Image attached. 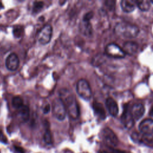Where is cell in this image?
<instances>
[{
  "label": "cell",
  "mask_w": 153,
  "mask_h": 153,
  "mask_svg": "<svg viewBox=\"0 0 153 153\" xmlns=\"http://www.w3.org/2000/svg\"><path fill=\"white\" fill-rule=\"evenodd\" d=\"M59 93L69 117L73 120L77 119L79 115V109L75 95L66 88L60 89Z\"/></svg>",
  "instance_id": "obj_1"
},
{
  "label": "cell",
  "mask_w": 153,
  "mask_h": 153,
  "mask_svg": "<svg viewBox=\"0 0 153 153\" xmlns=\"http://www.w3.org/2000/svg\"><path fill=\"white\" fill-rule=\"evenodd\" d=\"M114 32L118 36L125 38H133L138 35L139 29L136 25L127 22H120L115 26Z\"/></svg>",
  "instance_id": "obj_2"
},
{
  "label": "cell",
  "mask_w": 153,
  "mask_h": 153,
  "mask_svg": "<svg viewBox=\"0 0 153 153\" xmlns=\"http://www.w3.org/2000/svg\"><path fill=\"white\" fill-rule=\"evenodd\" d=\"M76 90L78 94L84 100H89L92 95L91 90L88 82L84 79L78 81L76 85Z\"/></svg>",
  "instance_id": "obj_3"
},
{
  "label": "cell",
  "mask_w": 153,
  "mask_h": 153,
  "mask_svg": "<svg viewBox=\"0 0 153 153\" xmlns=\"http://www.w3.org/2000/svg\"><path fill=\"white\" fill-rule=\"evenodd\" d=\"M51 110L53 115L60 121H63L66 117V109L60 98H56L52 102Z\"/></svg>",
  "instance_id": "obj_4"
},
{
  "label": "cell",
  "mask_w": 153,
  "mask_h": 153,
  "mask_svg": "<svg viewBox=\"0 0 153 153\" xmlns=\"http://www.w3.org/2000/svg\"><path fill=\"white\" fill-rule=\"evenodd\" d=\"M105 54L108 56L113 58H123L126 54L123 48L115 43H110L108 44L105 47Z\"/></svg>",
  "instance_id": "obj_5"
},
{
  "label": "cell",
  "mask_w": 153,
  "mask_h": 153,
  "mask_svg": "<svg viewBox=\"0 0 153 153\" xmlns=\"http://www.w3.org/2000/svg\"><path fill=\"white\" fill-rule=\"evenodd\" d=\"M102 136L104 142L109 146L114 147L118 143L117 136L114 131L108 127L103 128L102 132Z\"/></svg>",
  "instance_id": "obj_6"
},
{
  "label": "cell",
  "mask_w": 153,
  "mask_h": 153,
  "mask_svg": "<svg viewBox=\"0 0 153 153\" xmlns=\"http://www.w3.org/2000/svg\"><path fill=\"white\" fill-rule=\"evenodd\" d=\"M53 33V28L50 25H45L39 31L38 35V41L42 45H45L50 42Z\"/></svg>",
  "instance_id": "obj_7"
},
{
  "label": "cell",
  "mask_w": 153,
  "mask_h": 153,
  "mask_svg": "<svg viewBox=\"0 0 153 153\" xmlns=\"http://www.w3.org/2000/svg\"><path fill=\"white\" fill-rule=\"evenodd\" d=\"M121 120L123 126L127 129H130L134 126V120L131 114L130 109L127 106H126L123 110Z\"/></svg>",
  "instance_id": "obj_8"
},
{
  "label": "cell",
  "mask_w": 153,
  "mask_h": 153,
  "mask_svg": "<svg viewBox=\"0 0 153 153\" xmlns=\"http://www.w3.org/2000/svg\"><path fill=\"white\" fill-rule=\"evenodd\" d=\"M6 68L10 71H16L19 66V59L15 53L10 54L5 60Z\"/></svg>",
  "instance_id": "obj_9"
},
{
  "label": "cell",
  "mask_w": 153,
  "mask_h": 153,
  "mask_svg": "<svg viewBox=\"0 0 153 153\" xmlns=\"http://www.w3.org/2000/svg\"><path fill=\"white\" fill-rule=\"evenodd\" d=\"M140 131L146 135L153 134V120L152 119H145L140 122L139 126Z\"/></svg>",
  "instance_id": "obj_10"
},
{
  "label": "cell",
  "mask_w": 153,
  "mask_h": 153,
  "mask_svg": "<svg viewBox=\"0 0 153 153\" xmlns=\"http://www.w3.org/2000/svg\"><path fill=\"white\" fill-rule=\"evenodd\" d=\"M131 114L134 120H138L142 117L145 113V107L140 103L134 104L130 109Z\"/></svg>",
  "instance_id": "obj_11"
},
{
  "label": "cell",
  "mask_w": 153,
  "mask_h": 153,
  "mask_svg": "<svg viewBox=\"0 0 153 153\" xmlns=\"http://www.w3.org/2000/svg\"><path fill=\"white\" fill-rule=\"evenodd\" d=\"M106 107L112 117H116L118 114V106L117 102L112 97H108L105 101Z\"/></svg>",
  "instance_id": "obj_12"
},
{
  "label": "cell",
  "mask_w": 153,
  "mask_h": 153,
  "mask_svg": "<svg viewBox=\"0 0 153 153\" xmlns=\"http://www.w3.org/2000/svg\"><path fill=\"white\" fill-rule=\"evenodd\" d=\"M123 50L126 54L132 55L137 52L138 50V45L134 42L127 41L123 44Z\"/></svg>",
  "instance_id": "obj_13"
},
{
  "label": "cell",
  "mask_w": 153,
  "mask_h": 153,
  "mask_svg": "<svg viewBox=\"0 0 153 153\" xmlns=\"http://www.w3.org/2000/svg\"><path fill=\"white\" fill-rule=\"evenodd\" d=\"M80 32L86 36H91L93 33V29L90 22H85L82 20L79 26Z\"/></svg>",
  "instance_id": "obj_14"
},
{
  "label": "cell",
  "mask_w": 153,
  "mask_h": 153,
  "mask_svg": "<svg viewBox=\"0 0 153 153\" xmlns=\"http://www.w3.org/2000/svg\"><path fill=\"white\" fill-rule=\"evenodd\" d=\"M93 108L95 114L99 118L104 120L106 118V112L102 103L97 102H94L93 103Z\"/></svg>",
  "instance_id": "obj_15"
},
{
  "label": "cell",
  "mask_w": 153,
  "mask_h": 153,
  "mask_svg": "<svg viewBox=\"0 0 153 153\" xmlns=\"http://www.w3.org/2000/svg\"><path fill=\"white\" fill-rule=\"evenodd\" d=\"M136 1L132 0H123L121 1V7L125 13H131L135 9Z\"/></svg>",
  "instance_id": "obj_16"
},
{
  "label": "cell",
  "mask_w": 153,
  "mask_h": 153,
  "mask_svg": "<svg viewBox=\"0 0 153 153\" xmlns=\"http://www.w3.org/2000/svg\"><path fill=\"white\" fill-rule=\"evenodd\" d=\"M132 139L134 141H138L142 143H149L152 141V137L151 135H146L144 134H140L138 133H133L131 136Z\"/></svg>",
  "instance_id": "obj_17"
},
{
  "label": "cell",
  "mask_w": 153,
  "mask_h": 153,
  "mask_svg": "<svg viewBox=\"0 0 153 153\" xmlns=\"http://www.w3.org/2000/svg\"><path fill=\"white\" fill-rule=\"evenodd\" d=\"M18 114L19 115L20 118L23 121H27L29 117V108L26 105H23L22 107L17 109Z\"/></svg>",
  "instance_id": "obj_18"
},
{
  "label": "cell",
  "mask_w": 153,
  "mask_h": 153,
  "mask_svg": "<svg viewBox=\"0 0 153 153\" xmlns=\"http://www.w3.org/2000/svg\"><path fill=\"white\" fill-rule=\"evenodd\" d=\"M136 4L137 7L142 11H148L151 7V1L146 0L136 1Z\"/></svg>",
  "instance_id": "obj_19"
},
{
  "label": "cell",
  "mask_w": 153,
  "mask_h": 153,
  "mask_svg": "<svg viewBox=\"0 0 153 153\" xmlns=\"http://www.w3.org/2000/svg\"><path fill=\"white\" fill-rule=\"evenodd\" d=\"M11 103H12L13 106L16 109H19L20 107H22L24 105L22 99L19 96L14 97L12 99Z\"/></svg>",
  "instance_id": "obj_20"
},
{
  "label": "cell",
  "mask_w": 153,
  "mask_h": 153,
  "mask_svg": "<svg viewBox=\"0 0 153 153\" xmlns=\"http://www.w3.org/2000/svg\"><path fill=\"white\" fill-rule=\"evenodd\" d=\"M23 30H24L23 27L22 26H20V25L15 26L13 27V33L14 36L16 38H20L23 33Z\"/></svg>",
  "instance_id": "obj_21"
},
{
  "label": "cell",
  "mask_w": 153,
  "mask_h": 153,
  "mask_svg": "<svg viewBox=\"0 0 153 153\" xmlns=\"http://www.w3.org/2000/svg\"><path fill=\"white\" fill-rule=\"evenodd\" d=\"M44 2L42 1H35L33 4L32 11L33 13H39L44 7Z\"/></svg>",
  "instance_id": "obj_22"
},
{
  "label": "cell",
  "mask_w": 153,
  "mask_h": 153,
  "mask_svg": "<svg viewBox=\"0 0 153 153\" xmlns=\"http://www.w3.org/2000/svg\"><path fill=\"white\" fill-rule=\"evenodd\" d=\"M44 140L48 145H50L53 142L51 131L48 128H47L45 131V133L44 135Z\"/></svg>",
  "instance_id": "obj_23"
},
{
  "label": "cell",
  "mask_w": 153,
  "mask_h": 153,
  "mask_svg": "<svg viewBox=\"0 0 153 153\" xmlns=\"http://www.w3.org/2000/svg\"><path fill=\"white\" fill-rule=\"evenodd\" d=\"M103 62V57L102 55H97L95 57L92 62V64L94 66H99L101 65Z\"/></svg>",
  "instance_id": "obj_24"
},
{
  "label": "cell",
  "mask_w": 153,
  "mask_h": 153,
  "mask_svg": "<svg viewBox=\"0 0 153 153\" xmlns=\"http://www.w3.org/2000/svg\"><path fill=\"white\" fill-rule=\"evenodd\" d=\"M105 6L109 10H114L115 7V1L113 0H108L105 2Z\"/></svg>",
  "instance_id": "obj_25"
},
{
  "label": "cell",
  "mask_w": 153,
  "mask_h": 153,
  "mask_svg": "<svg viewBox=\"0 0 153 153\" xmlns=\"http://www.w3.org/2000/svg\"><path fill=\"white\" fill-rule=\"evenodd\" d=\"M93 13L92 11H89L88 13H87L86 14H84V16H83L82 18V20L83 21H85V22H90V20L93 18Z\"/></svg>",
  "instance_id": "obj_26"
},
{
  "label": "cell",
  "mask_w": 153,
  "mask_h": 153,
  "mask_svg": "<svg viewBox=\"0 0 153 153\" xmlns=\"http://www.w3.org/2000/svg\"><path fill=\"white\" fill-rule=\"evenodd\" d=\"M0 142L4 144L8 143L7 138L6 137L5 135L4 134V133L1 130H0Z\"/></svg>",
  "instance_id": "obj_27"
},
{
  "label": "cell",
  "mask_w": 153,
  "mask_h": 153,
  "mask_svg": "<svg viewBox=\"0 0 153 153\" xmlns=\"http://www.w3.org/2000/svg\"><path fill=\"white\" fill-rule=\"evenodd\" d=\"M14 150L17 152V153H25V149L19 146H14Z\"/></svg>",
  "instance_id": "obj_28"
},
{
  "label": "cell",
  "mask_w": 153,
  "mask_h": 153,
  "mask_svg": "<svg viewBox=\"0 0 153 153\" xmlns=\"http://www.w3.org/2000/svg\"><path fill=\"white\" fill-rule=\"evenodd\" d=\"M50 109H51V107H50V105L47 104L46 105H45L43 108V109H42V111H43V113L44 114H48L50 111Z\"/></svg>",
  "instance_id": "obj_29"
},
{
  "label": "cell",
  "mask_w": 153,
  "mask_h": 153,
  "mask_svg": "<svg viewBox=\"0 0 153 153\" xmlns=\"http://www.w3.org/2000/svg\"><path fill=\"white\" fill-rule=\"evenodd\" d=\"M114 153H125L124 151L120 150H113Z\"/></svg>",
  "instance_id": "obj_30"
},
{
  "label": "cell",
  "mask_w": 153,
  "mask_h": 153,
  "mask_svg": "<svg viewBox=\"0 0 153 153\" xmlns=\"http://www.w3.org/2000/svg\"><path fill=\"white\" fill-rule=\"evenodd\" d=\"M99 153H114V152H113V151H112L111 152H108L106 151H100L99 152Z\"/></svg>",
  "instance_id": "obj_31"
},
{
  "label": "cell",
  "mask_w": 153,
  "mask_h": 153,
  "mask_svg": "<svg viewBox=\"0 0 153 153\" xmlns=\"http://www.w3.org/2000/svg\"><path fill=\"white\" fill-rule=\"evenodd\" d=\"M4 8V5H3L2 3L0 1V10H1L2 8Z\"/></svg>",
  "instance_id": "obj_32"
},
{
  "label": "cell",
  "mask_w": 153,
  "mask_h": 153,
  "mask_svg": "<svg viewBox=\"0 0 153 153\" xmlns=\"http://www.w3.org/2000/svg\"><path fill=\"white\" fill-rule=\"evenodd\" d=\"M151 3H152V4H153V1H151Z\"/></svg>",
  "instance_id": "obj_33"
}]
</instances>
